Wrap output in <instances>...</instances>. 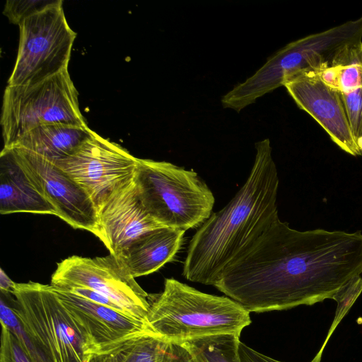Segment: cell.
Segmentation results:
<instances>
[{
    "label": "cell",
    "instance_id": "obj_1",
    "mask_svg": "<svg viewBox=\"0 0 362 362\" xmlns=\"http://www.w3.org/2000/svg\"><path fill=\"white\" fill-rule=\"evenodd\" d=\"M362 273V233L299 231L278 217L214 286L250 313L332 299Z\"/></svg>",
    "mask_w": 362,
    "mask_h": 362
},
{
    "label": "cell",
    "instance_id": "obj_2",
    "mask_svg": "<svg viewBox=\"0 0 362 362\" xmlns=\"http://www.w3.org/2000/svg\"><path fill=\"white\" fill-rule=\"evenodd\" d=\"M250 173L235 197L211 214L191 238L182 275L214 286L225 269L279 217V180L269 139L255 144Z\"/></svg>",
    "mask_w": 362,
    "mask_h": 362
},
{
    "label": "cell",
    "instance_id": "obj_3",
    "mask_svg": "<svg viewBox=\"0 0 362 362\" xmlns=\"http://www.w3.org/2000/svg\"><path fill=\"white\" fill-rule=\"evenodd\" d=\"M147 322L170 344L220 334L240 337L251 323L250 312L229 297L202 292L174 278L165 279L158 294L149 295Z\"/></svg>",
    "mask_w": 362,
    "mask_h": 362
},
{
    "label": "cell",
    "instance_id": "obj_4",
    "mask_svg": "<svg viewBox=\"0 0 362 362\" xmlns=\"http://www.w3.org/2000/svg\"><path fill=\"white\" fill-rule=\"evenodd\" d=\"M12 308L23 330L48 362H88L97 354L84 327L51 285L16 283Z\"/></svg>",
    "mask_w": 362,
    "mask_h": 362
},
{
    "label": "cell",
    "instance_id": "obj_5",
    "mask_svg": "<svg viewBox=\"0 0 362 362\" xmlns=\"http://www.w3.org/2000/svg\"><path fill=\"white\" fill-rule=\"evenodd\" d=\"M134 181L145 210L163 227L186 231L211 215L214 194L192 170L138 158Z\"/></svg>",
    "mask_w": 362,
    "mask_h": 362
},
{
    "label": "cell",
    "instance_id": "obj_6",
    "mask_svg": "<svg viewBox=\"0 0 362 362\" xmlns=\"http://www.w3.org/2000/svg\"><path fill=\"white\" fill-rule=\"evenodd\" d=\"M78 96L68 69L33 85H7L1 115L3 148H12L25 133L40 126L88 127Z\"/></svg>",
    "mask_w": 362,
    "mask_h": 362
},
{
    "label": "cell",
    "instance_id": "obj_7",
    "mask_svg": "<svg viewBox=\"0 0 362 362\" xmlns=\"http://www.w3.org/2000/svg\"><path fill=\"white\" fill-rule=\"evenodd\" d=\"M8 86H29L67 69L76 33L70 28L63 1L23 21Z\"/></svg>",
    "mask_w": 362,
    "mask_h": 362
},
{
    "label": "cell",
    "instance_id": "obj_8",
    "mask_svg": "<svg viewBox=\"0 0 362 362\" xmlns=\"http://www.w3.org/2000/svg\"><path fill=\"white\" fill-rule=\"evenodd\" d=\"M138 158L92 130L69 156L56 165L90 196L97 211L134 177Z\"/></svg>",
    "mask_w": 362,
    "mask_h": 362
},
{
    "label": "cell",
    "instance_id": "obj_9",
    "mask_svg": "<svg viewBox=\"0 0 362 362\" xmlns=\"http://www.w3.org/2000/svg\"><path fill=\"white\" fill-rule=\"evenodd\" d=\"M51 286L62 289L82 286L109 298L129 316L147 322L149 294L115 256H70L57 264Z\"/></svg>",
    "mask_w": 362,
    "mask_h": 362
},
{
    "label": "cell",
    "instance_id": "obj_10",
    "mask_svg": "<svg viewBox=\"0 0 362 362\" xmlns=\"http://www.w3.org/2000/svg\"><path fill=\"white\" fill-rule=\"evenodd\" d=\"M8 149L34 187L54 208L57 217L74 228L95 234L97 209L78 183L50 160L21 148Z\"/></svg>",
    "mask_w": 362,
    "mask_h": 362
},
{
    "label": "cell",
    "instance_id": "obj_11",
    "mask_svg": "<svg viewBox=\"0 0 362 362\" xmlns=\"http://www.w3.org/2000/svg\"><path fill=\"white\" fill-rule=\"evenodd\" d=\"M283 86L298 107L309 114L343 151L362 155L350 128L339 92L325 83L317 72L299 71Z\"/></svg>",
    "mask_w": 362,
    "mask_h": 362
},
{
    "label": "cell",
    "instance_id": "obj_12",
    "mask_svg": "<svg viewBox=\"0 0 362 362\" xmlns=\"http://www.w3.org/2000/svg\"><path fill=\"white\" fill-rule=\"evenodd\" d=\"M97 213L94 235L115 257L144 233L163 227L145 210L134 179L115 192Z\"/></svg>",
    "mask_w": 362,
    "mask_h": 362
},
{
    "label": "cell",
    "instance_id": "obj_13",
    "mask_svg": "<svg viewBox=\"0 0 362 362\" xmlns=\"http://www.w3.org/2000/svg\"><path fill=\"white\" fill-rule=\"evenodd\" d=\"M52 287L73 317L84 327L97 354L107 352L138 335L153 332L144 321L62 288Z\"/></svg>",
    "mask_w": 362,
    "mask_h": 362
},
{
    "label": "cell",
    "instance_id": "obj_14",
    "mask_svg": "<svg viewBox=\"0 0 362 362\" xmlns=\"http://www.w3.org/2000/svg\"><path fill=\"white\" fill-rule=\"evenodd\" d=\"M185 232L165 227L152 230L133 241L116 257L135 279L148 275L173 259L182 244Z\"/></svg>",
    "mask_w": 362,
    "mask_h": 362
},
{
    "label": "cell",
    "instance_id": "obj_15",
    "mask_svg": "<svg viewBox=\"0 0 362 362\" xmlns=\"http://www.w3.org/2000/svg\"><path fill=\"white\" fill-rule=\"evenodd\" d=\"M0 213L56 216L52 205L34 187L10 149L0 154Z\"/></svg>",
    "mask_w": 362,
    "mask_h": 362
},
{
    "label": "cell",
    "instance_id": "obj_16",
    "mask_svg": "<svg viewBox=\"0 0 362 362\" xmlns=\"http://www.w3.org/2000/svg\"><path fill=\"white\" fill-rule=\"evenodd\" d=\"M91 132L88 127L69 124L42 125L25 133L12 148H21L56 162L69 156Z\"/></svg>",
    "mask_w": 362,
    "mask_h": 362
},
{
    "label": "cell",
    "instance_id": "obj_17",
    "mask_svg": "<svg viewBox=\"0 0 362 362\" xmlns=\"http://www.w3.org/2000/svg\"><path fill=\"white\" fill-rule=\"evenodd\" d=\"M170 346L156 333H144L109 351V362H168Z\"/></svg>",
    "mask_w": 362,
    "mask_h": 362
},
{
    "label": "cell",
    "instance_id": "obj_18",
    "mask_svg": "<svg viewBox=\"0 0 362 362\" xmlns=\"http://www.w3.org/2000/svg\"><path fill=\"white\" fill-rule=\"evenodd\" d=\"M240 336L220 334L194 339L182 346L191 362H240L238 346Z\"/></svg>",
    "mask_w": 362,
    "mask_h": 362
},
{
    "label": "cell",
    "instance_id": "obj_19",
    "mask_svg": "<svg viewBox=\"0 0 362 362\" xmlns=\"http://www.w3.org/2000/svg\"><path fill=\"white\" fill-rule=\"evenodd\" d=\"M361 292L362 277L358 275L349 280L334 294L332 299L337 303L335 317L328 332L327 337L323 344L326 345L328 339L332 335V333L341 319L347 313Z\"/></svg>",
    "mask_w": 362,
    "mask_h": 362
},
{
    "label": "cell",
    "instance_id": "obj_20",
    "mask_svg": "<svg viewBox=\"0 0 362 362\" xmlns=\"http://www.w3.org/2000/svg\"><path fill=\"white\" fill-rule=\"evenodd\" d=\"M60 0H7L3 13L10 23L19 25L23 21L57 4Z\"/></svg>",
    "mask_w": 362,
    "mask_h": 362
},
{
    "label": "cell",
    "instance_id": "obj_21",
    "mask_svg": "<svg viewBox=\"0 0 362 362\" xmlns=\"http://www.w3.org/2000/svg\"><path fill=\"white\" fill-rule=\"evenodd\" d=\"M352 134L357 143L362 138V84L339 92Z\"/></svg>",
    "mask_w": 362,
    "mask_h": 362
},
{
    "label": "cell",
    "instance_id": "obj_22",
    "mask_svg": "<svg viewBox=\"0 0 362 362\" xmlns=\"http://www.w3.org/2000/svg\"><path fill=\"white\" fill-rule=\"evenodd\" d=\"M0 362H34L20 338L1 325Z\"/></svg>",
    "mask_w": 362,
    "mask_h": 362
},
{
    "label": "cell",
    "instance_id": "obj_23",
    "mask_svg": "<svg viewBox=\"0 0 362 362\" xmlns=\"http://www.w3.org/2000/svg\"><path fill=\"white\" fill-rule=\"evenodd\" d=\"M1 325L6 326L20 338L34 362H48L25 334L12 307L8 306L2 298H1Z\"/></svg>",
    "mask_w": 362,
    "mask_h": 362
},
{
    "label": "cell",
    "instance_id": "obj_24",
    "mask_svg": "<svg viewBox=\"0 0 362 362\" xmlns=\"http://www.w3.org/2000/svg\"><path fill=\"white\" fill-rule=\"evenodd\" d=\"M63 290L67 291L86 300L110 307L113 309L127 314L120 306L114 303L109 298L93 289L82 286H74Z\"/></svg>",
    "mask_w": 362,
    "mask_h": 362
},
{
    "label": "cell",
    "instance_id": "obj_25",
    "mask_svg": "<svg viewBox=\"0 0 362 362\" xmlns=\"http://www.w3.org/2000/svg\"><path fill=\"white\" fill-rule=\"evenodd\" d=\"M238 354L240 362H283L265 356L240 341Z\"/></svg>",
    "mask_w": 362,
    "mask_h": 362
},
{
    "label": "cell",
    "instance_id": "obj_26",
    "mask_svg": "<svg viewBox=\"0 0 362 362\" xmlns=\"http://www.w3.org/2000/svg\"><path fill=\"white\" fill-rule=\"evenodd\" d=\"M168 362H191L187 351L181 345L170 344Z\"/></svg>",
    "mask_w": 362,
    "mask_h": 362
},
{
    "label": "cell",
    "instance_id": "obj_27",
    "mask_svg": "<svg viewBox=\"0 0 362 362\" xmlns=\"http://www.w3.org/2000/svg\"><path fill=\"white\" fill-rule=\"evenodd\" d=\"M16 283L13 282L4 272L3 269H0V289L3 293H11L13 291Z\"/></svg>",
    "mask_w": 362,
    "mask_h": 362
},
{
    "label": "cell",
    "instance_id": "obj_28",
    "mask_svg": "<svg viewBox=\"0 0 362 362\" xmlns=\"http://www.w3.org/2000/svg\"><path fill=\"white\" fill-rule=\"evenodd\" d=\"M88 362H109V353L93 354Z\"/></svg>",
    "mask_w": 362,
    "mask_h": 362
},
{
    "label": "cell",
    "instance_id": "obj_29",
    "mask_svg": "<svg viewBox=\"0 0 362 362\" xmlns=\"http://www.w3.org/2000/svg\"><path fill=\"white\" fill-rule=\"evenodd\" d=\"M323 349V348H321L319 352L316 354V356L310 362H320Z\"/></svg>",
    "mask_w": 362,
    "mask_h": 362
},
{
    "label": "cell",
    "instance_id": "obj_30",
    "mask_svg": "<svg viewBox=\"0 0 362 362\" xmlns=\"http://www.w3.org/2000/svg\"><path fill=\"white\" fill-rule=\"evenodd\" d=\"M357 144L360 148V150L362 152V138H360L359 139H358L357 141Z\"/></svg>",
    "mask_w": 362,
    "mask_h": 362
}]
</instances>
